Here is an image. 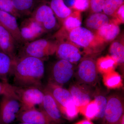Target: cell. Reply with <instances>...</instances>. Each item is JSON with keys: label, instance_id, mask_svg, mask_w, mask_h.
<instances>
[{"label": "cell", "instance_id": "cell-1", "mask_svg": "<svg viewBox=\"0 0 124 124\" xmlns=\"http://www.w3.org/2000/svg\"><path fill=\"white\" fill-rule=\"evenodd\" d=\"M45 73L44 60L29 56L16 57L12 75L18 86H34L41 89Z\"/></svg>", "mask_w": 124, "mask_h": 124}, {"label": "cell", "instance_id": "cell-2", "mask_svg": "<svg viewBox=\"0 0 124 124\" xmlns=\"http://www.w3.org/2000/svg\"><path fill=\"white\" fill-rule=\"evenodd\" d=\"M67 37L69 41L78 46L84 48L87 54L98 53V46L103 44L95 33L85 28L80 27L73 29Z\"/></svg>", "mask_w": 124, "mask_h": 124}, {"label": "cell", "instance_id": "cell-3", "mask_svg": "<svg viewBox=\"0 0 124 124\" xmlns=\"http://www.w3.org/2000/svg\"><path fill=\"white\" fill-rule=\"evenodd\" d=\"M24 44L21 49L19 56H31L44 60L55 53L58 42L39 38Z\"/></svg>", "mask_w": 124, "mask_h": 124}, {"label": "cell", "instance_id": "cell-4", "mask_svg": "<svg viewBox=\"0 0 124 124\" xmlns=\"http://www.w3.org/2000/svg\"><path fill=\"white\" fill-rule=\"evenodd\" d=\"M45 2L37 5L29 17L47 33L59 28L60 24L50 6Z\"/></svg>", "mask_w": 124, "mask_h": 124}, {"label": "cell", "instance_id": "cell-5", "mask_svg": "<svg viewBox=\"0 0 124 124\" xmlns=\"http://www.w3.org/2000/svg\"><path fill=\"white\" fill-rule=\"evenodd\" d=\"M16 93L21 104L20 110L40 106L43 101L44 93L41 89L34 86H15Z\"/></svg>", "mask_w": 124, "mask_h": 124}, {"label": "cell", "instance_id": "cell-6", "mask_svg": "<svg viewBox=\"0 0 124 124\" xmlns=\"http://www.w3.org/2000/svg\"><path fill=\"white\" fill-rule=\"evenodd\" d=\"M21 105L19 100L13 97L2 96L0 100V123L10 124L17 119Z\"/></svg>", "mask_w": 124, "mask_h": 124}, {"label": "cell", "instance_id": "cell-7", "mask_svg": "<svg viewBox=\"0 0 124 124\" xmlns=\"http://www.w3.org/2000/svg\"><path fill=\"white\" fill-rule=\"evenodd\" d=\"M73 63L60 59L54 63L51 68V77L49 82L62 86L69 81L74 72Z\"/></svg>", "mask_w": 124, "mask_h": 124}, {"label": "cell", "instance_id": "cell-8", "mask_svg": "<svg viewBox=\"0 0 124 124\" xmlns=\"http://www.w3.org/2000/svg\"><path fill=\"white\" fill-rule=\"evenodd\" d=\"M98 72L96 61L92 58H85L78 65L77 78L81 84L94 85L97 82Z\"/></svg>", "mask_w": 124, "mask_h": 124}, {"label": "cell", "instance_id": "cell-9", "mask_svg": "<svg viewBox=\"0 0 124 124\" xmlns=\"http://www.w3.org/2000/svg\"><path fill=\"white\" fill-rule=\"evenodd\" d=\"M123 100L119 95H113L107 99L104 118L107 124H119L124 115Z\"/></svg>", "mask_w": 124, "mask_h": 124}, {"label": "cell", "instance_id": "cell-10", "mask_svg": "<svg viewBox=\"0 0 124 124\" xmlns=\"http://www.w3.org/2000/svg\"><path fill=\"white\" fill-rule=\"evenodd\" d=\"M19 27L23 44L39 39L46 33L42 27L30 17L23 20Z\"/></svg>", "mask_w": 124, "mask_h": 124}, {"label": "cell", "instance_id": "cell-11", "mask_svg": "<svg viewBox=\"0 0 124 124\" xmlns=\"http://www.w3.org/2000/svg\"><path fill=\"white\" fill-rule=\"evenodd\" d=\"M57 46L55 53L60 59L76 63L81 60V53L79 47L69 41H57Z\"/></svg>", "mask_w": 124, "mask_h": 124}, {"label": "cell", "instance_id": "cell-12", "mask_svg": "<svg viewBox=\"0 0 124 124\" xmlns=\"http://www.w3.org/2000/svg\"><path fill=\"white\" fill-rule=\"evenodd\" d=\"M44 97L39 109L43 111L54 123L59 124L62 122V114L57 102L46 88L43 90Z\"/></svg>", "mask_w": 124, "mask_h": 124}, {"label": "cell", "instance_id": "cell-13", "mask_svg": "<svg viewBox=\"0 0 124 124\" xmlns=\"http://www.w3.org/2000/svg\"><path fill=\"white\" fill-rule=\"evenodd\" d=\"M17 119L21 122L32 124H56L43 111L36 108L20 110Z\"/></svg>", "mask_w": 124, "mask_h": 124}, {"label": "cell", "instance_id": "cell-14", "mask_svg": "<svg viewBox=\"0 0 124 124\" xmlns=\"http://www.w3.org/2000/svg\"><path fill=\"white\" fill-rule=\"evenodd\" d=\"M17 18L11 14L0 10V24L10 33L18 44H23Z\"/></svg>", "mask_w": 124, "mask_h": 124}, {"label": "cell", "instance_id": "cell-15", "mask_svg": "<svg viewBox=\"0 0 124 124\" xmlns=\"http://www.w3.org/2000/svg\"><path fill=\"white\" fill-rule=\"evenodd\" d=\"M18 44L10 32L0 24V50L12 59L16 58Z\"/></svg>", "mask_w": 124, "mask_h": 124}, {"label": "cell", "instance_id": "cell-16", "mask_svg": "<svg viewBox=\"0 0 124 124\" xmlns=\"http://www.w3.org/2000/svg\"><path fill=\"white\" fill-rule=\"evenodd\" d=\"M45 88L57 102L59 108L66 107L73 101L69 90L62 86L49 82Z\"/></svg>", "mask_w": 124, "mask_h": 124}, {"label": "cell", "instance_id": "cell-17", "mask_svg": "<svg viewBox=\"0 0 124 124\" xmlns=\"http://www.w3.org/2000/svg\"><path fill=\"white\" fill-rule=\"evenodd\" d=\"M69 90L73 102L78 107L84 106L91 101L89 92L82 85H72L69 88Z\"/></svg>", "mask_w": 124, "mask_h": 124}, {"label": "cell", "instance_id": "cell-18", "mask_svg": "<svg viewBox=\"0 0 124 124\" xmlns=\"http://www.w3.org/2000/svg\"><path fill=\"white\" fill-rule=\"evenodd\" d=\"M120 29L118 24L112 22L103 26L96 31V35L103 42H108L115 39L119 34Z\"/></svg>", "mask_w": 124, "mask_h": 124}, {"label": "cell", "instance_id": "cell-19", "mask_svg": "<svg viewBox=\"0 0 124 124\" xmlns=\"http://www.w3.org/2000/svg\"><path fill=\"white\" fill-rule=\"evenodd\" d=\"M81 12L75 10L64 19L62 28L58 32L60 34L66 35L71 31L81 27Z\"/></svg>", "mask_w": 124, "mask_h": 124}, {"label": "cell", "instance_id": "cell-20", "mask_svg": "<svg viewBox=\"0 0 124 124\" xmlns=\"http://www.w3.org/2000/svg\"><path fill=\"white\" fill-rule=\"evenodd\" d=\"M60 24L72 12V9L67 6L63 0H50L49 4Z\"/></svg>", "mask_w": 124, "mask_h": 124}, {"label": "cell", "instance_id": "cell-21", "mask_svg": "<svg viewBox=\"0 0 124 124\" xmlns=\"http://www.w3.org/2000/svg\"><path fill=\"white\" fill-rule=\"evenodd\" d=\"M19 18L30 16L37 5L35 0H11Z\"/></svg>", "mask_w": 124, "mask_h": 124}, {"label": "cell", "instance_id": "cell-22", "mask_svg": "<svg viewBox=\"0 0 124 124\" xmlns=\"http://www.w3.org/2000/svg\"><path fill=\"white\" fill-rule=\"evenodd\" d=\"M15 59H12L9 55L0 51V79L1 81L8 82V77L12 75Z\"/></svg>", "mask_w": 124, "mask_h": 124}, {"label": "cell", "instance_id": "cell-23", "mask_svg": "<svg viewBox=\"0 0 124 124\" xmlns=\"http://www.w3.org/2000/svg\"><path fill=\"white\" fill-rule=\"evenodd\" d=\"M110 22L107 15L102 13H95L92 14L86 19L85 24L89 29L97 31Z\"/></svg>", "mask_w": 124, "mask_h": 124}, {"label": "cell", "instance_id": "cell-24", "mask_svg": "<svg viewBox=\"0 0 124 124\" xmlns=\"http://www.w3.org/2000/svg\"><path fill=\"white\" fill-rule=\"evenodd\" d=\"M96 64L98 72L103 75L115 70L118 64L116 60L108 55L98 59Z\"/></svg>", "mask_w": 124, "mask_h": 124}, {"label": "cell", "instance_id": "cell-25", "mask_svg": "<svg viewBox=\"0 0 124 124\" xmlns=\"http://www.w3.org/2000/svg\"><path fill=\"white\" fill-rule=\"evenodd\" d=\"M103 81L104 85L108 89L119 88L123 86L121 76L115 70L103 75Z\"/></svg>", "mask_w": 124, "mask_h": 124}, {"label": "cell", "instance_id": "cell-26", "mask_svg": "<svg viewBox=\"0 0 124 124\" xmlns=\"http://www.w3.org/2000/svg\"><path fill=\"white\" fill-rule=\"evenodd\" d=\"M110 55L117 62V64H124V46L119 41H115L112 44L109 48Z\"/></svg>", "mask_w": 124, "mask_h": 124}, {"label": "cell", "instance_id": "cell-27", "mask_svg": "<svg viewBox=\"0 0 124 124\" xmlns=\"http://www.w3.org/2000/svg\"><path fill=\"white\" fill-rule=\"evenodd\" d=\"M79 113L86 119L91 120L96 118L98 113L97 105L94 99L84 106L79 107Z\"/></svg>", "mask_w": 124, "mask_h": 124}, {"label": "cell", "instance_id": "cell-28", "mask_svg": "<svg viewBox=\"0 0 124 124\" xmlns=\"http://www.w3.org/2000/svg\"><path fill=\"white\" fill-rule=\"evenodd\" d=\"M124 0H105L102 11L108 16H112L121 5L124 4Z\"/></svg>", "mask_w": 124, "mask_h": 124}, {"label": "cell", "instance_id": "cell-29", "mask_svg": "<svg viewBox=\"0 0 124 124\" xmlns=\"http://www.w3.org/2000/svg\"><path fill=\"white\" fill-rule=\"evenodd\" d=\"M62 116L69 120L75 119L79 113V107L75 104L73 101L70 103L66 107L59 108Z\"/></svg>", "mask_w": 124, "mask_h": 124}, {"label": "cell", "instance_id": "cell-30", "mask_svg": "<svg viewBox=\"0 0 124 124\" xmlns=\"http://www.w3.org/2000/svg\"><path fill=\"white\" fill-rule=\"evenodd\" d=\"M94 100L97 103L98 108V113L95 118H103L107 106V99L103 95H98L95 96Z\"/></svg>", "mask_w": 124, "mask_h": 124}, {"label": "cell", "instance_id": "cell-31", "mask_svg": "<svg viewBox=\"0 0 124 124\" xmlns=\"http://www.w3.org/2000/svg\"><path fill=\"white\" fill-rule=\"evenodd\" d=\"M0 95L10 96L19 100L16 93L14 85H10L8 82L0 81Z\"/></svg>", "mask_w": 124, "mask_h": 124}, {"label": "cell", "instance_id": "cell-32", "mask_svg": "<svg viewBox=\"0 0 124 124\" xmlns=\"http://www.w3.org/2000/svg\"><path fill=\"white\" fill-rule=\"evenodd\" d=\"M0 10L9 13L17 18H19L11 0H0Z\"/></svg>", "mask_w": 124, "mask_h": 124}, {"label": "cell", "instance_id": "cell-33", "mask_svg": "<svg viewBox=\"0 0 124 124\" xmlns=\"http://www.w3.org/2000/svg\"><path fill=\"white\" fill-rule=\"evenodd\" d=\"M105 0H89V8L93 13H101Z\"/></svg>", "mask_w": 124, "mask_h": 124}, {"label": "cell", "instance_id": "cell-34", "mask_svg": "<svg viewBox=\"0 0 124 124\" xmlns=\"http://www.w3.org/2000/svg\"><path fill=\"white\" fill-rule=\"evenodd\" d=\"M89 8V0H75L73 9L75 10L82 12Z\"/></svg>", "mask_w": 124, "mask_h": 124}, {"label": "cell", "instance_id": "cell-35", "mask_svg": "<svg viewBox=\"0 0 124 124\" xmlns=\"http://www.w3.org/2000/svg\"><path fill=\"white\" fill-rule=\"evenodd\" d=\"M114 20L112 22L119 24L124 23V5H122L119 8L113 16Z\"/></svg>", "mask_w": 124, "mask_h": 124}, {"label": "cell", "instance_id": "cell-36", "mask_svg": "<svg viewBox=\"0 0 124 124\" xmlns=\"http://www.w3.org/2000/svg\"><path fill=\"white\" fill-rule=\"evenodd\" d=\"M74 124H94L91 121L89 120H84L80 121Z\"/></svg>", "mask_w": 124, "mask_h": 124}, {"label": "cell", "instance_id": "cell-37", "mask_svg": "<svg viewBox=\"0 0 124 124\" xmlns=\"http://www.w3.org/2000/svg\"><path fill=\"white\" fill-rule=\"evenodd\" d=\"M119 124H124V116H123L120 120Z\"/></svg>", "mask_w": 124, "mask_h": 124}, {"label": "cell", "instance_id": "cell-38", "mask_svg": "<svg viewBox=\"0 0 124 124\" xmlns=\"http://www.w3.org/2000/svg\"><path fill=\"white\" fill-rule=\"evenodd\" d=\"M37 2H43V1H46V0H35Z\"/></svg>", "mask_w": 124, "mask_h": 124}, {"label": "cell", "instance_id": "cell-39", "mask_svg": "<svg viewBox=\"0 0 124 124\" xmlns=\"http://www.w3.org/2000/svg\"><path fill=\"white\" fill-rule=\"evenodd\" d=\"M30 124V123H27V122H21V123H20V124Z\"/></svg>", "mask_w": 124, "mask_h": 124}, {"label": "cell", "instance_id": "cell-40", "mask_svg": "<svg viewBox=\"0 0 124 124\" xmlns=\"http://www.w3.org/2000/svg\"><path fill=\"white\" fill-rule=\"evenodd\" d=\"M0 124H1V123H0Z\"/></svg>", "mask_w": 124, "mask_h": 124}, {"label": "cell", "instance_id": "cell-41", "mask_svg": "<svg viewBox=\"0 0 124 124\" xmlns=\"http://www.w3.org/2000/svg\"></svg>", "mask_w": 124, "mask_h": 124}]
</instances>
